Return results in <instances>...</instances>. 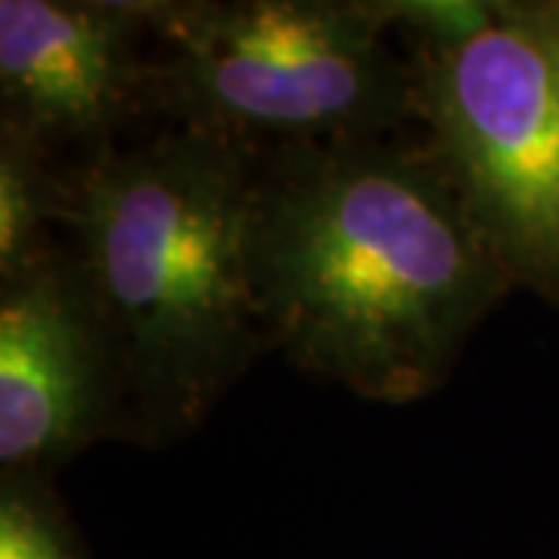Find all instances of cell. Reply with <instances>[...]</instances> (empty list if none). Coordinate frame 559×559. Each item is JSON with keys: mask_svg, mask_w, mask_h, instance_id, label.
Here are the masks:
<instances>
[{"mask_svg": "<svg viewBox=\"0 0 559 559\" xmlns=\"http://www.w3.org/2000/svg\"><path fill=\"white\" fill-rule=\"evenodd\" d=\"M249 267L271 348L382 404L436 395L513 289L432 150L385 134L261 159Z\"/></svg>", "mask_w": 559, "mask_h": 559, "instance_id": "obj_1", "label": "cell"}, {"mask_svg": "<svg viewBox=\"0 0 559 559\" xmlns=\"http://www.w3.org/2000/svg\"><path fill=\"white\" fill-rule=\"evenodd\" d=\"M429 150L510 286L559 311V3H495L485 28L419 47Z\"/></svg>", "mask_w": 559, "mask_h": 559, "instance_id": "obj_4", "label": "cell"}, {"mask_svg": "<svg viewBox=\"0 0 559 559\" xmlns=\"http://www.w3.org/2000/svg\"><path fill=\"white\" fill-rule=\"evenodd\" d=\"M121 436V392L66 249L0 280V469L50 479Z\"/></svg>", "mask_w": 559, "mask_h": 559, "instance_id": "obj_5", "label": "cell"}, {"mask_svg": "<svg viewBox=\"0 0 559 559\" xmlns=\"http://www.w3.org/2000/svg\"><path fill=\"white\" fill-rule=\"evenodd\" d=\"M150 94L183 128L259 150L389 134L417 112V72L385 44L377 3H153Z\"/></svg>", "mask_w": 559, "mask_h": 559, "instance_id": "obj_3", "label": "cell"}, {"mask_svg": "<svg viewBox=\"0 0 559 559\" xmlns=\"http://www.w3.org/2000/svg\"><path fill=\"white\" fill-rule=\"evenodd\" d=\"M66 178L50 171V156L35 140L0 124V280L25 271L53 240L62 218Z\"/></svg>", "mask_w": 559, "mask_h": 559, "instance_id": "obj_7", "label": "cell"}, {"mask_svg": "<svg viewBox=\"0 0 559 559\" xmlns=\"http://www.w3.org/2000/svg\"><path fill=\"white\" fill-rule=\"evenodd\" d=\"M0 559H91L50 479L0 476Z\"/></svg>", "mask_w": 559, "mask_h": 559, "instance_id": "obj_8", "label": "cell"}, {"mask_svg": "<svg viewBox=\"0 0 559 559\" xmlns=\"http://www.w3.org/2000/svg\"><path fill=\"white\" fill-rule=\"evenodd\" d=\"M153 3L0 0V124L35 140L103 156L140 94L150 66L138 35ZM87 159V162H91Z\"/></svg>", "mask_w": 559, "mask_h": 559, "instance_id": "obj_6", "label": "cell"}, {"mask_svg": "<svg viewBox=\"0 0 559 559\" xmlns=\"http://www.w3.org/2000/svg\"><path fill=\"white\" fill-rule=\"evenodd\" d=\"M261 153L180 128L66 178V249L121 392V436L200 429L264 348L249 234Z\"/></svg>", "mask_w": 559, "mask_h": 559, "instance_id": "obj_2", "label": "cell"}]
</instances>
